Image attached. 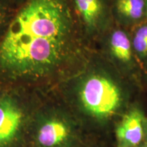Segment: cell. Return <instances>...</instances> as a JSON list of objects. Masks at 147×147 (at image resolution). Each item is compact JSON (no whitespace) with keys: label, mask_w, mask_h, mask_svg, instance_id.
I'll return each mask as SVG.
<instances>
[{"label":"cell","mask_w":147,"mask_h":147,"mask_svg":"<svg viewBox=\"0 0 147 147\" xmlns=\"http://www.w3.org/2000/svg\"><path fill=\"white\" fill-rule=\"evenodd\" d=\"M61 84L85 120L103 131L115 125L127 110L138 88L95 49L85 67Z\"/></svg>","instance_id":"2"},{"label":"cell","mask_w":147,"mask_h":147,"mask_svg":"<svg viewBox=\"0 0 147 147\" xmlns=\"http://www.w3.org/2000/svg\"><path fill=\"white\" fill-rule=\"evenodd\" d=\"M95 49L138 88L141 84V64L132 47L129 30L114 25L97 42Z\"/></svg>","instance_id":"3"},{"label":"cell","mask_w":147,"mask_h":147,"mask_svg":"<svg viewBox=\"0 0 147 147\" xmlns=\"http://www.w3.org/2000/svg\"><path fill=\"white\" fill-rule=\"evenodd\" d=\"M144 112L132 104L115 125L117 147H137L144 142Z\"/></svg>","instance_id":"5"},{"label":"cell","mask_w":147,"mask_h":147,"mask_svg":"<svg viewBox=\"0 0 147 147\" xmlns=\"http://www.w3.org/2000/svg\"><path fill=\"white\" fill-rule=\"evenodd\" d=\"M27 1V0H5V2L8 3L10 7L16 6L17 8L21 6V5H23Z\"/></svg>","instance_id":"12"},{"label":"cell","mask_w":147,"mask_h":147,"mask_svg":"<svg viewBox=\"0 0 147 147\" xmlns=\"http://www.w3.org/2000/svg\"><path fill=\"white\" fill-rule=\"evenodd\" d=\"M73 10L84 40L95 49L97 42L115 25L111 0H71Z\"/></svg>","instance_id":"4"},{"label":"cell","mask_w":147,"mask_h":147,"mask_svg":"<svg viewBox=\"0 0 147 147\" xmlns=\"http://www.w3.org/2000/svg\"><path fill=\"white\" fill-rule=\"evenodd\" d=\"M115 25L130 29L147 20V0H111Z\"/></svg>","instance_id":"8"},{"label":"cell","mask_w":147,"mask_h":147,"mask_svg":"<svg viewBox=\"0 0 147 147\" xmlns=\"http://www.w3.org/2000/svg\"><path fill=\"white\" fill-rule=\"evenodd\" d=\"M144 141L147 143V118L145 117L144 121Z\"/></svg>","instance_id":"13"},{"label":"cell","mask_w":147,"mask_h":147,"mask_svg":"<svg viewBox=\"0 0 147 147\" xmlns=\"http://www.w3.org/2000/svg\"><path fill=\"white\" fill-rule=\"evenodd\" d=\"M57 147H65V146H57Z\"/></svg>","instance_id":"15"},{"label":"cell","mask_w":147,"mask_h":147,"mask_svg":"<svg viewBox=\"0 0 147 147\" xmlns=\"http://www.w3.org/2000/svg\"><path fill=\"white\" fill-rule=\"evenodd\" d=\"M23 122L21 108L13 98L0 97V147H5L15 139Z\"/></svg>","instance_id":"7"},{"label":"cell","mask_w":147,"mask_h":147,"mask_svg":"<svg viewBox=\"0 0 147 147\" xmlns=\"http://www.w3.org/2000/svg\"><path fill=\"white\" fill-rule=\"evenodd\" d=\"M134 53L140 64L147 60V20L129 30Z\"/></svg>","instance_id":"9"},{"label":"cell","mask_w":147,"mask_h":147,"mask_svg":"<svg viewBox=\"0 0 147 147\" xmlns=\"http://www.w3.org/2000/svg\"><path fill=\"white\" fill-rule=\"evenodd\" d=\"M10 6L5 1L0 0V38L8 26L12 15L10 14Z\"/></svg>","instance_id":"10"},{"label":"cell","mask_w":147,"mask_h":147,"mask_svg":"<svg viewBox=\"0 0 147 147\" xmlns=\"http://www.w3.org/2000/svg\"><path fill=\"white\" fill-rule=\"evenodd\" d=\"M137 147H147V143L146 142H143L142 143H141L139 146H138Z\"/></svg>","instance_id":"14"},{"label":"cell","mask_w":147,"mask_h":147,"mask_svg":"<svg viewBox=\"0 0 147 147\" xmlns=\"http://www.w3.org/2000/svg\"><path fill=\"white\" fill-rule=\"evenodd\" d=\"M94 49L80 32L71 0H27L0 38V74L62 84L85 67Z\"/></svg>","instance_id":"1"},{"label":"cell","mask_w":147,"mask_h":147,"mask_svg":"<svg viewBox=\"0 0 147 147\" xmlns=\"http://www.w3.org/2000/svg\"><path fill=\"white\" fill-rule=\"evenodd\" d=\"M74 136L72 125L67 119L55 116L40 126L37 134L38 144L43 147H66Z\"/></svg>","instance_id":"6"},{"label":"cell","mask_w":147,"mask_h":147,"mask_svg":"<svg viewBox=\"0 0 147 147\" xmlns=\"http://www.w3.org/2000/svg\"><path fill=\"white\" fill-rule=\"evenodd\" d=\"M141 84L147 89V60L141 63Z\"/></svg>","instance_id":"11"}]
</instances>
